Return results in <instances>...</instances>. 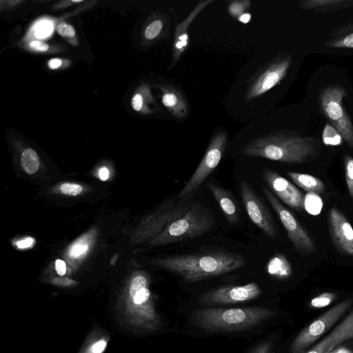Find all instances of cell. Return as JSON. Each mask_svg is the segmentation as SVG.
Returning <instances> with one entry per match:
<instances>
[{
  "label": "cell",
  "mask_w": 353,
  "mask_h": 353,
  "mask_svg": "<svg viewBox=\"0 0 353 353\" xmlns=\"http://www.w3.org/2000/svg\"><path fill=\"white\" fill-rule=\"evenodd\" d=\"M214 225L213 212L200 201L171 199L155 218V242L166 245L191 240L208 232Z\"/></svg>",
  "instance_id": "cell-1"
},
{
  "label": "cell",
  "mask_w": 353,
  "mask_h": 353,
  "mask_svg": "<svg viewBox=\"0 0 353 353\" xmlns=\"http://www.w3.org/2000/svg\"><path fill=\"white\" fill-rule=\"evenodd\" d=\"M161 268L189 283L198 282L235 271L246 263L241 254L226 250L172 254L159 259Z\"/></svg>",
  "instance_id": "cell-2"
},
{
  "label": "cell",
  "mask_w": 353,
  "mask_h": 353,
  "mask_svg": "<svg viewBox=\"0 0 353 353\" xmlns=\"http://www.w3.org/2000/svg\"><path fill=\"white\" fill-rule=\"evenodd\" d=\"M319 141L289 131H279L256 138L242 149L245 156L287 163H302L321 153Z\"/></svg>",
  "instance_id": "cell-3"
},
{
  "label": "cell",
  "mask_w": 353,
  "mask_h": 353,
  "mask_svg": "<svg viewBox=\"0 0 353 353\" xmlns=\"http://www.w3.org/2000/svg\"><path fill=\"white\" fill-rule=\"evenodd\" d=\"M267 307H206L195 310L192 320L199 328L211 332H230L251 329L274 316Z\"/></svg>",
  "instance_id": "cell-4"
},
{
  "label": "cell",
  "mask_w": 353,
  "mask_h": 353,
  "mask_svg": "<svg viewBox=\"0 0 353 353\" xmlns=\"http://www.w3.org/2000/svg\"><path fill=\"white\" fill-rule=\"evenodd\" d=\"M117 308L123 321L133 328L152 332L163 326L149 289V280L144 274L132 279L125 298Z\"/></svg>",
  "instance_id": "cell-5"
},
{
  "label": "cell",
  "mask_w": 353,
  "mask_h": 353,
  "mask_svg": "<svg viewBox=\"0 0 353 353\" xmlns=\"http://www.w3.org/2000/svg\"><path fill=\"white\" fill-rule=\"evenodd\" d=\"M228 142L225 131L215 132L205 153L195 171L178 194L177 198L188 201L199 191L204 181L219 164Z\"/></svg>",
  "instance_id": "cell-6"
},
{
  "label": "cell",
  "mask_w": 353,
  "mask_h": 353,
  "mask_svg": "<svg viewBox=\"0 0 353 353\" xmlns=\"http://www.w3.org/2000/svg\"><path fill=\"white\" fill-rule=\"evenodd\" d=\"M346 95L343 87L339 85H330L321 90L319 103L326 119L353 149V125L343 105V99Z\"/></svg>",
  "instance_id": "cell-7"
},
{
  "label": "cell",
  "mask_w": 353,
  "mask_h": 353,
  "mask_svg": "<svg viewBox=\"0 0 353 353\" xmlns=\"http://www.w3.org/2000/svg\"><path fill=\"white\" fill-rule=\"evenodd\" d=\"M352 298L335 305L302 330L292 342L290 353H302L331 329L350 308Z\"/></svg>",
  "instance_id": "cell-8"
},
{
  "label": "cell",
  "mask_w": 353,
  "mask_h": 353,
  "mask_svg": "<svg viewBox=\"0 0 353 353\" xmlns=\"http://www.w3.org/2000/svg\"><path fill=\"white\" fill-rule=\"evenodd\" d=\"M292 61L290 55L281 54L257 71L248 81L245 101L253 100L279 84L287 74Z\"/></svg>",
  "instance_id": "cell-9"
},
{
  "label": "cell",
  "mask_w": 353,
  "mask_h": 353,
  "mask_svg": "<svg viewBox=\"0 0 353 353\" xmlns=\"http://www.w3.org/2000/svg\"><path fill=\"white\" fill-rule=\"evenodd\" d=\"M261 190L278 215L289 239L297 252L303 256L316 252V247L310 236L292 212L281 203L269 188L263 186Z\"/></svg>",
  "instance_id": "cell-10"
},
{
  "label": "cell",
  "mask_w": 353,
  "mask_h": 353,
  "mask_svg": "<svg viewBox=\"0 0 353 353\" xmlns=\"http://www.w3.org/2000/svg\"><path fill=\"white\" fill-rule=\"evenodd\" d=\"M240 194L250 221L270 239L278 236L273 217L261 197L245 179L239 183Z\"/></svg>",
  "instance_id": "cell-11"
},
{
  "label": "cell",
  "mask_w": 353,
  "mask_h": 353,
  "mask_svg": "<svg viewBox=\"0 0 353 353\" xmlns=\"http://www.w3.org/2000/svg\"><path fill=\"white\" fill-rule=\"evenodd\" d=\"M261 293V288L255 282L241 285H223L201 294L198 301L207 305L234 304L254 299Z\"/></svg>",
  "instance_id": "cell-12"
},
{
  "label": "cell",
  "mask_w": 353,
  "mask_h": 353,
  "mask_svg": "<svg viewBox=\"0 0 353 353\" xmlns=\"http://www.w3.org/2000/svg\"><path fill=\"white\" fill-rule=\"evenodd\" d=\"M262 174L271 191L280 200L297 211L301 212L304 209L305 196L290 181L268 168L263 171Z\"/></svg>",
  "instance_id": "cell-13"
},
{
  "label": "cell",
  "mask_w": 353,
  "mask_h": 353,
  "mask_svg": "<svg viewBox=\"0 0 353 353\" xmlns=\"http://www.w3.org/2000/svg\"><path fill=\"white\" fill-rule=\"evenodd\" d=\"M331 240L337 250L353 256V228L347 218L338 209L332 208L328 214Z\"/></svg>",
  "instance_id": "cell-14"
},
{
  "label": "cell",
  "mask_w": 353,
  "mask_h": 353,
  "mask_svg": "<svg viewBox=\"0 0 353 353\" xmlns=\"http://www.w3.org/2000/svg\"><path fill=\"white\" fill-rule=\"evenodd\" d=\"M353 338V310L319 342L302 353H329L335 347Z\"/></svg>",
  "instance_id": "cell-15"
},
{
  "label": "cell",
  "mask_w": 353,
  "mask_h": 353,
  "mask_svg": "<svg viewBox=\"0 0 353 353\" xmlns=\"http://www.w3.org/2000/svg\"><path fill=\"white\" fill-rule=\"evenodd\" d=\"M213 1V0L199 1L185 19L176 26L173 41L172 58L170 68L172 69L176 65L188 47V30L191 23L203 10Z\"/></svg>",
  "instance_id": "cell-16"
},
{
  "label": "cell",
  "mask_w": 353,
  "mask_h": 353,
  "mask_svg": "<svg viewBox=\"0 0 353 353\" xmlns=\"http://www.w3.org/2000/svg\"><path fill=\"white\" fill-rule=\"evenodd\" d=\"M207 185L213 194L224 214L227 221L231 225L237 224L241 219V210L230 192L212 182Z\"/></svg>",
  "instance_id": "cell-17"
},
{
  "label": "cell",
  "mask_w": 353,
  "mask_h": 353,
  "mask_svg": "<svg viewBox=\"0 0 353 353\" xmlns=\"http://www.w3.org/2000/svg\"><path fill=\"white\" fill-rule=\"evenodd\" d=\"M160 88L162 90L161 101L163 105L173 117L185 119L189 114V107L181 91L169 84L161 85Z\"/></svg>",
  "instance_id": "cell-18"
},
{
  "label": "cell",
  "mask_w": 353,
  "mask_h": 353,
  "mask_svg": "<svg viewBox=\"0 0 353 353\" xmlns=\"http://www.w3.org/2000/svg\"><path fill=\"white\" fill-rule=\"evenodd\" d=\"M111 336L100 326H93L77 353H103Z\"/></svg>",
  "instance_id": "cell-19"
},
{
  "label": "cell",
  "mask_w": 353,
  "mask_h": 353,
  "mask_svg": "<svg viewBox=\"0 0 353 353\" xmlns=\"http://www.w3.org/2000/svg\"><path fill=\"white\" fill-rule=\"evenodd\" d=\"M324 46L333 48H353V22L333 30Z\"/></svg>",
  "instance_id": "cell-20"
},
{
  "label": "cell",
  "mask_w": 353,
  "mask_h": 353,
  "mask_svg": "<svg viewBox=\"0 0 353 353\" xmlns=\"http://www.w3.org/2000/svg\"><path fill=\"white\" fill-rule=\"evenodd\" d=\"M352 6L353 0H305L299 4L302 9L321 13L339 10Z\"/></svg>",
  "instance_id": "cell-21"
},
{
  "label": "cell",
  "mask_w": 353,
  "mask_h": 353,
  "mask_svg": "<svg viewBox=\"0 0 353 353\" xmlns=\"http://www.w3.org/2000/svg\"><path fill=\"white\" fill-rule=\"evenodd\" d=\"M287 174L297 186L307 192H314L318 194L325 192V184L319 178L310 174L294 172H288Z\"/></svg>",
  "instance_id": "cell-22"
},
{
  "label": "cell",
  "mask_w": 353,
  "mask_h": 353,
  "mask_svg": "<svg viewBox=\"0 0 353 353\" xmlns=\"http://www.w3.org/2000/svg\"><path fill=\"white\" fill-rule=\"evenodd\" d=\"M268 272L279 279L287 278L292 274V268L288 259L282 254L272 256L267 265Z\"/></svg>",
  "instance_id": "cell-23"
},
{
  "label": "cell",
  "mask_w": 353,
  "mask_h": 353,
  "mask_svg": "<svg viewBox=\"0 0 353 353\" xmlns=\"http://www.w3.org/2000/svg\"><path fill=\"white\" fill-rule=\"evenodd\" d=\"M21 165L26 173H35L39 167V159L37 152L31 148L26 149L21 154Z\"/></svg>",
  "instance_id": "cell-24"
},
{
  "label": "cell",
  "mask_w": 353,
  "mask_h": 353,
  "mask_svg": "<svg viewBox=\"0 0 353 353\" xmlns=\"http://www.w3.org/2000/svg\"><path fill=\"white\" fill-rule=\"evenodd\" d=\"M304 209L310 214H319L323 208V201L319 194L307 192L304 196Z\"/></svg>",
  "instance_id": "cell-25"
},
{
  "label": "cell",
  "mask_w": 353,
  "mask_h": 353,
  "mask_svg": "<svg viewBox=\"0 0 353 353\" xmlns=\"http://www.w3.org/2000/svg\"><path fill=\"white\" fill-rule=\"evenodd\" d=\"M343 138L339 131L330 123H326L322 133V140L327 145H340Z\"/></svg>",
  "instance_id": "cell-26"
},
{
  "label": "cell",
  "mask_w": 353,
  "mask_h": 353,
  "mask_svg": "<svg viewBox=\"0 0 353 353\" xmlns=\"http://www.w3.org/2000/svg\"><path fill=\"white\" fill-rule=\"evenodd\" d=\"M336 297L333 292H323L314 297L310 302V306L314 309L323 308L331 304Z\"/></svg>",
  "instance_id": "cell-27"
},
{
  "label": "cell",
  "mask_w": 353,
  "mask_h": 353,
  "mask_svg": "<svg viewBox=\"0 0 353 353\" xmlns=\"http://www.w3.org/2000/svg\"><path fill=\"white\" fill-rule=\"evenodd\" d=\"M165 26V21L161 19L152 21L145 28V37L148 40L157 38L162 32Z\"/></svg>",
  "instance_id": "cell-28"
},
{
  "label": "cell",
  "mask_w": 353,
  "mask_h": 353,
  "mask_svg": "<svg viewBox=\"0 0 353 353\" xmlns=\"http://www.w3.org/2000/svg\"><path fill=\"white\" fill-rule=\"evenodd\" d=\"M344 165L347 187L353 200V157L346 154L344 157Z\"/></svg>",
  "instance_id": "cell-29"
},
{
  "label": "cell",
  "mask_w": 353,
  "mask_h": 353,
  "mask_svg": "<svg viewBox=\"0 0 353 353\" xmlns=\"http://www.w3.org/2000/svg\"><path fill=\"white\" fill-rule=\"evenodd\" d=\"M250 4L251 2L248 0L231 1L228 5V12L237 19L245 12V10L250 7Z\"/></svg>",
  "instance_id": "cell-30"
},
{
  "label": "cell",
  "mask_w": 353,
  "mask_h": 353,
  "mask_svg": "<svg viewBox=\"0 0 353 353\" xmlns=\"http://www.w3.org/2000/svg\"><path fill=\"white\" fill-rule=\"evenodd\" d=\"M53 26L50 21H40L35 28V35L39 38L48 37L52 32Z\"/></svg>",
  "instance_id": "cell-31"
},
{
  "label": "cell",
  "mask_w": 353,
  "mask_h": 353,
  "mask_svg": "<svg viewBox=\"0 0 353 353\" xmlns=\"http://www.w3.org/2000/svg\"><path fill=\"white\" fill-rule=\"evenodd\" d=\"M61 192L67 195L77 196L82 192V187L76 183H64L60 186Z\"/></svg>",
  "instance_id": "cell-32"
},
{
  "label": "cell",
  "mask_w": 353,
  "mask_h": 353,
  "mask_svg": "<svg viewBox=\"0 0 353 353\" xmlns=\"http://www.w3.org/2000/svg\"><path fill=\"white\" fill-rule=\"evenodd\" d=\"M88 248L89 246L88 243L83 241H77L71 246L69 250V254L71 257H79L84 254Z\"/></svg>",
  "instance_id": "cell-33"
},
{
  "label": "cell",
  "mask_w": 353,
  "mask_h": 353,
  "mask_svg": "<svg viewBox=\"0 0 353 353\" xmlns=\"http://www.w3.org/2000/svg\"><path fill=\"white\" fill-rule=\"evenodd\" d=\"M58 33L66 37H72L75 34V30L73 26L66 23L65 22H61L57 27Z\"/></svg>",
  "instance_id": "cell-34"
},
{
  "label": "cell",
  "mask_w": 353,
  "mask_h": 353,
  "mask_svg": "<svg viewBox=\"0 0 353 353\" xmlns=\"http://www.w3.org/2000/svg\"><path fill=\"white\" fill-rule=\"evenodd\" d=\"M51 283L59 286V287H73L77 284V283L67 277H56L51 281Z\"/></svg>",
  "instance_id": "cell-35"
},
{
  "label": "cell",
  "mask_w": 353,
  "mask_h": 353,
  "mask_svg": "<svg viewBox=\"0 0 353 353\" xmlns=\"http://www.w3.org/2000/svg\"><path fill=\"white\" fill-rule=\"evenodd\" d=\"M143 105V96L141 94H139V93H137V94H134V96L133 97V98L132 99V108L136 111H139V110H141L142 109Z\"/></svg>",
  "instance_id": "cell-36"
},
{
  "label": "cell",
  "mask_w": 353,
  "mask_h": 353,
  "mask_svg": "<svg viewBox=\"0 0 353 353\" xmlns=\"http://www.w3.org/2000/svg\"><path fill=\"white\" fill-rule=\"evenodd\" d=\"M30 47L37 51L46 52L48 50L49 46L47 43L40 41H32L30 43Z\"/></svg>",
  "instance_id": "cell-37"
},
{
  "label": "cell",
  "mask_w": 353,
  "mask_h": 353,
  "mask_svg": "<svg viewBox=\"0 0 353 353\" xmlns=\"http://www.w3.org/2000/svg\"><path fill=\"white\" fill-rule=\"evenodd\" d=\"M55 269L59 276H63L66 272L65 263L61 259H57L55 261Z\"/></svg>",
  "instance_id": "cell-38"
},
{
  "label": "cell",
  "mask_w": 353,
  "mask_h": 353,
  "mask_svg": "<svg viewBox=\"0 0 353 353\" xmlns=\"http://www.w3.org/2000/svg\"><path fill=\"white\" fill-rule=\"evenodd\" d=\"M34 243V239L32 237H28L23 240H20L17 243V245L19 248L23 249L30 247Z\"/></svg>",
  "instance_id": "cell-39"
},
{
  "label": "cell",
  "mask_w": 353,
  "mask_h": 353,
  "mask_svg": "<svg viewBox=\"0 0 353 353\" xmlns=\"http://www.w3.org/2000/svg\"><path fill=\"white\" fill-rule=\"evenodd\" d=\"M270 349L271 343L266 342L259 345L252 353H269Z\"/></svg>",
  "instance_id": "cell-40"
},
{
  "label": "cell",
  "mask_w": 353,
  "mask_h": 353,
  "mask_svg": "<svg viewBox=\"0 0 353 353\" xmlns=\"http://www.w3.org/2000/svg\"><path fill=\"white\" fill-rule=\"evenodd\" d=\"M62 64V60L60 59L54 58L48 61V66L50 69L54 70L59 68Z\"/></svg>",
  "instance_id": "cell-41"
},
{
  "label": "cell",
  "mask_w": 353,
  "mask_h": 353,
  "mask_svg": "<svg viewBox=\"0 0 353 353\" xmlns=\"http://www.w3.org/2000/svg\"><path fill=\"white\" fill-rule=\"evenodd\" d=\"M110 176V172L105 167H102L99 170V176L101 181H106Z\"/></svg>",
  "instance_id": "cell-42"
},
{
  "label": "cell",
  "mask_w": 353,
  "mask_h": 353,
  "mask_svg": "<svg viewBox=\"0 0 353 353\" xmlns=\"http://www.w3.org/2000/svg\"><path fill=\"white\" fill-rule=\"evenodd\" d=\"M329 353H353V352L344 346L338 345L332 349Z\"/></svg>",
  "instance_id": "cell-43"
},
{
  "label": "cell",
  "mask_w": 353,
  "mask_h": 353,
  "mask_svg": "<svg viewBox=\"0 0 353 353\" xmlns=\"http://www.w3.org/2000/svg\"><path fill=\"white\" fill-rule=\"evenodd\" d=\"M238 21L243 23H248L251 20V14L248 12H245L237 18Z\"/></svg>",
  "instance_id": "cell-44"
},
{
  "label": "cell",
  "mask_w": 353,
  "mask_h": 353,
  "mask_svg": "<svg viewBox=\"0 0 353 353\" xmlns=\"http://www.w3.org/2000/svg\"><path fill=\"white\" fill-rule=\"evenodd\" d=\"M83 0H72V3H80V2H82Z\"/></svg>",
  "instance_id": "cell-45"
}]
</instances>
